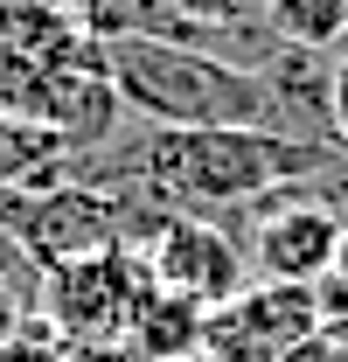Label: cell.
<instances>
[{"mask_svg": "<svg viewBox=\"0 0 348 362\" xmlns=\"http://www.w3.org/2000/svg\"><path fill=\"white\" fill-rule=\"evenodd\" d=\"M320 286H286V279H251L237 300L202 314V356L209 362H286L306 334H320Z\"/></svg>", "mask_w": 348, "mask_h": 362, "instance_id": "cell-6", "label": "cell"}, {"mask_svg": "<svg viewBox=\"0 0 348 362\" xmlns=\"http://www.w3.org/2000/svg\"><path fill=\"white\" fill-rule=\"evenodd\" d=\"M181 362H209V356H181Z\"/></svg>", "mask_w": 348, "mask_h": 362, "instance_id": "cell-17", "label": "cell"}, {"mask_svg": "<svg viewBox=\"0 0 348 362\" xmlns=\"http://www.w3.org/2000/svg\"><path fill=\"white\" fill-rule=\"evenodd\" d=\"M126 341H132V356H139V362L202 356V307H195V300H181V293H161V286H153V300L132 314Z\"/></svg>", "mask_w": 348, "mask_h": 362, "instance_id": "cell-10", "label": "cell"}, {"mask_svg": "<svg viewBox=\"0 0 348 362\" xmlns=\"http://www.w3.org/2000/svg\"><path fill=\"white\" fill-rule=\"evenodd\" d=\"M342 237L348 223L306 195V181H286L251 202V279H286V286H320L327 272L342 265Z\"/></svg>", "mask_w": 348, "mask_h": 362, "instance_id": "cell-7", "label": "cell"}, {"mask_svg": "<svg viewBox=\"0 0 348 362\" xmlns=\"http://www.w3.org/2000/svg\"><path fill=\"white\" fill-rule=\"evenodd\" d=\"M161 202L119 195V188H91V181H42V188H0V237L28 258L35 272L70 265L105 244H146L161 230Z\"/></svg>", "mask_w": 348, "mask_h": 362, "instance_id": "cell-3", "label": "cell"}, {"mask_svg": "<svg viewBox=\"0 0 348 362\" xmlns=\"http://www.w3.org/2000/svg\"><path fill=\"white\" fill-rule=\"evenodd\" d=\"M153 300V272L132 244H105L35 279V314L63 341H126L132 314Z\"/></svg>", "mask_w": 348, "mask_h": 362, "instance_id": "cell-4", "label": "cell"}, {"mask_svg": "<svg viewBox=\"0 0 348 362\" xmlns=\"http://www.w3.org/2000/svg\"><path fill=\"white\" fill-rule=\"evenodd\" d=\"M98 56L77 0H0V119H28L56 70Z\"/></svg>", "mask_w": 348, "mask_h": 362, "instance_id": "cell-5", "label": "cell"}, {"mask_svg": "<svg viewBox=\"0 0 348 362\" xmlns=\"http://www.w3.org/2000/svg\"><path fill=\"white\" fill-rule=\"evenodd\" d=\"M327 160H335L327 146L286 139L272 126H153L139 146L112 139L105 153H84L70 168V181L146 195L161 209L202 216V209H251L272 188L320 175Z\"/></svg>", "mask_w": 348, "mask_h": 362, "instance_id": "cell-1", "label": "cell"}, {"mask_svg": "<svg viewBox=\"0 0 348 362\" xmlns=\"http://www.w3.org/2000/svg\"><path fill=\"white\" fill-rule=\"evenodd\" d=\"M286 362H348V320H327L320 334H306Z\"/></svg>", "mask_w": 348, "mask_h": 362, "instance_id": "cell-13", "label": "cell"}, {"mask_svg": "<svg viewBox=\"0 0 348 362\" xmlns=\"http://www.w3.org/2000/svg\"><path fill=\"white\" fill-rule=\"evenodd\" d=\"M28 126L56 133L77 160H84V153H105V146L119 139V126H126V98L105 77V56H84V63L56 70L42 84V98H35V112H28Z\"/></svg>", "mask_w": 348, "mask_h": 362, "instance_id": "cell-9", "label": "cell"}, {"mask_svg": "<svg viewBox=\"0 0 348 362\" xmlns=\"http://www.w3.org/2000/svg\"><path fill=\"white\" fill-rule=\"evenodd\" d=\"M105 77L146 126H265V77L153 35H105Z\"/></svg>", "mask_w": 348, "mask_h": 362, "instance_id": "cell-2", "label": "cell"}, {"mask_svg": "<svg viewBox=\"0 0 348 362\" xmlns=\"http://www.w3.org/2000/svg\"><path fill=\"white\" fill-rule=\"evenodd\" d=\"M327 105H335V146H342V160H348V49L327 56Z\"/></svg>", "mask_w": 348, "mask_h": 362, "instance_id": "cell-14", "label": "cell"}, {"mask_svg": "<svg viewBox=\"0 0 348 362\" xmlns=\"http://www.w3.org/2000/svg\"><path fill=\"white\" fill-rule=\"evenodd\" d=\"M70 362H139L132 341H70Z\"/></svg>", "mask_w": 348, "mask_h": 362, "instance_id": "cell-15", "label": "cell"}, {"mask_svg": "<svg viewBox=\"0 0 348 362\" xmlns=\"http://www.w3.org/2000/svg\"><path fill=\"white\" fill-rule=\"evenodd\" d=\"M139 258H146V272H153L161 293L195 300L202 314L223 307V300H237V293L251 286V258H244V244H237L223 223L188 216V209H168L161 230L139 244Z\"/></svg>", "mask_w": 348, "mask_h": 362, "instance_id": "cell-8", "label": "cell"}, {"mask_svg": "<svg viewBox=\"0 0 348 362\" xmlns=\"http://www.w3.org/2000/svg\"><path fill=\"white\" fill-rule=\"evenodd\" d=\"M28 314H35V286H21L14 272L0 265V349L21 334V320H28Z\"/></svg>", "mask_w": 348, "mask_h": 362, "instance_id": "cell-12", "label": "cell"}, {"mask_svg": "<svg viewBox=\"0 0 348 362\" xmlns=\"http://www.w3.org/2000/svg\"><path fill=\"white\" fill-rule=\"evenodd\" d=\"M335 272H348V237H342V265H335Z\"/></svg>", "mask_w": 348, "mask_h": 362, "instance_id": "cell-16", "label": "cell"}, {"mask_svg": "<svg viewBox=\"0 0 348 362\" xmlns=\"http://www.w3.org/2000/svg\"><path fill=\"white\" fill-rule=\"evenodd\" d=\"M265 21L286 49L306 56H342L348 42V0H265Z\"/></svg>", "mask_w": 348, "mask_h": 362, "instance_id": "cell-11", "label": "cell"}]
</instances>
